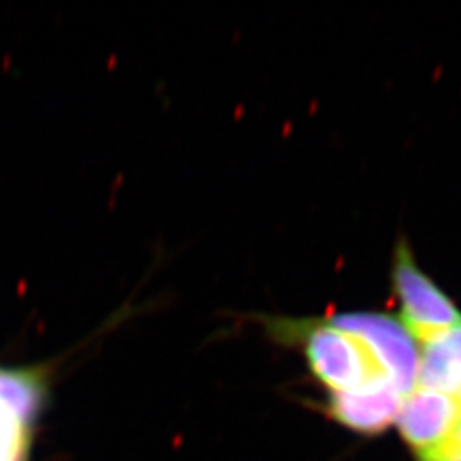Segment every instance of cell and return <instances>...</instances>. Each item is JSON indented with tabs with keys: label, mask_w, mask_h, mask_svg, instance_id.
Returning <instances> with one entry per match:
<instances>
[{
	"label": "cell",
	"mask_w": 461,
	"mask_h": 461,
	"mask_svg": "<svg viewBox=\"0 0 461 461\" xmlns=\"http://www.w3.org/2000/svg\"><path fill=\"white\" fill-rule=\"evenodd\" d=\"M276 329L285 333V340L304 347L314 376L329 388L330 400L395 386L373 347L342 314L299 323L285 321L284 325L276 321Z\"/></svg>",
	"instance_id": "6da1fadb"
},
{
	"label": "cell",
	"mask_w": 461,
	"mask_h": 461,
	"mask_svg": "<svg viewBox=\"0 0 461 461\" xmlns=\"http://www.w3.org/2000/svg\"><path fill=\"white\" fill-rule=\"evenodd\" d=\"M393 287L400 303L398 320L417 344L460 329V310L424 274L405 243L396 248Z\"/></svg>",
	"instance_id": "7a4b0ae2"
},
{
	"label": "cell",
	"mask_w": 461,
	"mask_h": 461,
	"mask_svg": "<svg viewBox=\"0 0 461 461\" xmlns=\"http://www.w3.org/2000/svg\"><path fill=\"white\" fill-rule=\"evenodd\" d=\"M458 396L417 386L403 398L396 424L403 439L422 456L456 441L460 428Z\"/></svg>",
	"instance_id": "3957f363"
},
{
	"label": "cell",
	"mask_w": 461,
	"mask_h": 461,
	"mask_svg": "<svg viewBox=\"0 0 461 461\" xmlns=\"http://www.w3.org/2000/svg\"><path fill=\"white\" fill-rule=\"evenodd\" d=\"M342 316L373 347L379 363L402 395L407 396L417 388L420 350L400 320L378 313H342Z\"/></svg>",
	"instance_id": "277c9868"
},
{
	"label": "cell",
	"mask_w": 461,
	"mask_h": 461,
	"mask_svg": "<svg viewBox=\"0 0 461 461\" xmlns=\"http://www.w3.org/2000/svg\"><path fill=\"white\" fill-rule=\"evenodd\" d=\"M403 398L395 386H383L359 395L330 400V411L347 428L371 434L396 422Z\"/></svg>",
	"instance_id": "5b68a950"
},
{
	"label": "cell",
	"mask_w": 461,
	"mask_h": 461,
	"mask_svg": "<svg viewBox=\"0 0 461 461\" xmlns=\"http://www.w3.org/2000/svg\"><path fill=\"white\" fill-rule=\"evenodd\" d=\"M417 386L461 398V327L422 344Z\"/></svg>",
	"instance_id": "8992f818"
},
{
	"label": "cell",
	"mask_w": 461,
	"mask_h": 461,
	"mask_svg": "<svg viewBox=\"0 0 461 461\" xmlns=\"http://www.w3.org/2000/svg\"><path fill=\"white\" fill-rule=\"evenodd\" d=\"M422 461H461V443L453 441L451 445L441 447L439 451L422 456Z\"/></svg>",
	"instance_id": "52a82bcc"
},
{
	"label": "cell",
	"mask_w": 461,
	"mask_h": 461,
	"mask_svg": "<svg viewBox=\"0 0 461 461\" xmlns=\"http://www.w3.org/2000/svg\"><path fill=\"white\" fill-rule=\"evenodd\" d=\"M461 400V398H460ZM456 441L458 443H461V420H460V428H458V434H456Z\"/></svg>",
	"instance_id": "ba28073f"
}]
</instances>
